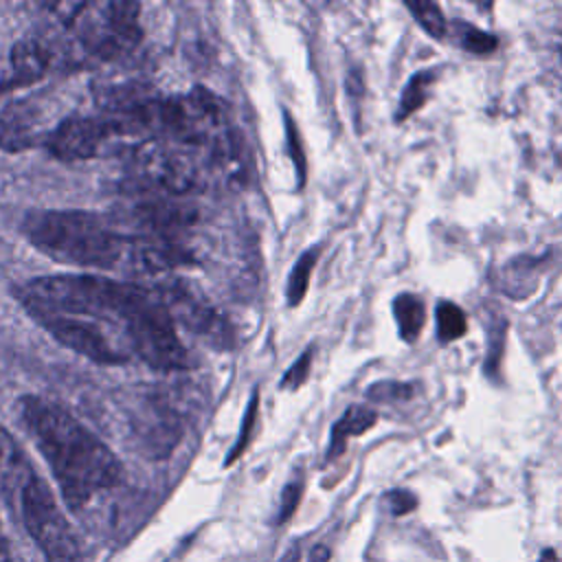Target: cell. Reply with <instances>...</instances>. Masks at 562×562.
I'll list each match as a JSON object with an SVG mask.
<instances>
[{
	"instance_id": "obj_1",
	"label": "cell",
	"mask_w": 562,
	"mask_h": 562,
	"mask_svg": "<svg viewBox=\"0 0 562 562\" xmlns=\"http://www.w3.org/2000/svg\"><path fill=\"white\" fill-rule=\"evenodd\" d=\"M15 296L31 316L61 314L97 323L103 329L112 327L123 336L127 349L154 369L171 371L189 364L176 323L156 288L97 274H53L26 281Z\"/></svg>"
},
{
	"instance_id": "obj_2",
	"label": "cell",
	"mask_w": 562,
	"mask_h": 562,
	"mask_svg": "<svg viewBox=\"0 0 562 562\" xmlns=\"http://www.w3.org/2000/svg\"><path fill=\"white\" fill-rule=\"evenodd\" d=\"M24 233L44 255L77 268L160 274L193 263L189 250L169 237L123 233L88 211H37L24 220Z\"/></svg>"
},
{
	"instance_id": "obj_3",
	"label": "cell",
	"mask_w": 562,
	"mask_h": 562,
	"mask_svg": "<svg viewBox=\"0 0 562 562\" xmlns=\"http://www.w3.org/2000/svg\"><path fill=\"white\" fill-rule=\"evenodd\" d=\"M18 408L70 507L121 483L123 465L116 454L66 408L37 395L22 397Z\"/></svg>"
},
{
	"instance_id": "obj_4",
	"label": "cell",
	"mask_w": 562,
	"mask_h": 562,
	"mask_svg": "<svg viewBox=\"0 0 562 562\" xmlns=\"http://www.w3.org/2000/svg\"><path fill=\"white\" fill-rule=\"evenodd\" d=\"M140 7L125 0L81 2L68 26L79 44L99 59H114L130 53L140 40Z\"/></svg>"
},
{
	"instance_id": "obj_5",
	"label": "cell",
	"mask_w": 562,
	"mask_h": 562,
	"mask_svg": "<svg viewBox=\"0 0 562 562\" xmlns=\"http://www.w3.org/2000/svg\"><path fill=\"white\" fill-rule=\"evenodd\" d=\"M15 507L46 562H79L81 549L77 536L61 514L50 487L37 474L24 485Z\"/></svg>"
},
{
	"instance_id": "obj_6",
	"label": "cell",
	"mask_w": 562,
	"mask_h": 562,
	"mask_svg": "<svg viewBox=\"0 0 562 562\" xmlns=\"http://www.w3.org/2000/svg\"><path fill=\"white\" fill-rule=\"evenodd\" d=\"M33 318L64 347L86 356L99 364H121L130 358V351L114 342L108 331L90 321L61 316V314H33Z\"/></svg>"
},
{
	"instance_id": "obj_7",
	"label": "cell",
	"mask_w": 562,
	"mask_h": 562,
	"mask_svg": "<svg viewBox=\"0 0 562 562\" xmlns=\"http://www.w3.org/2000/svg\"><path fill=\"white\" fill-rule=\"evenodd\" d=\"M114 138L121 136L105 114H68L53 130L46 147L59 160H88Z\"/></svg>"
},
{
	"instance_id": "obj_8",
	"label": "cell",
	"mask_w": 562,
	"mask_h": 562,
	"mask_svg": "<svg viewBox=\"0 0 562 562\" xmlns=\"http://www.w3.org/2000/svg\"><path fill=\"white\" fill-rule=\"evenodd\" d=\"M59 123H53V105L44 97H24L0 110V149L24 151L46 145Z\"/></svg>"
},
{
	"instance_id": "obj_9",
	"label": "cell",
	"mask_w": 562,
	"mask_h": 562,
	"mask_svg": "<svg viewBox=\"0 0 562 562\" xmlns=\"http://www.w3.org/2000/svg\"><path fill=\"white\" fill-rule=\"evenodd\" d=\"M162 305L167 307L173 323H182L198 336H204L213 345H228L231 331L224 318L191 288L180 281L154 285Z\"/></svg>"
},
{
	"instance_id": "obj_10",
	"label": "cell",
	"mask_w": 562,
	"mask_h": 562,
	"mask_svg": "<svg viewBox=\"0 0 562 562\" xmlns=\"http://www.w3.org/2000/svg\"><path fill=\"white\" fill-rule=\"evenodd\" d=\"M33 476H35V470L31 468L26 454L0 424V490H2V494L13 505H18L20 492Z\"/></svg>"
},
{
	"instance_id": "obj_11",
	"label": "cell",
	"mask_w": 562,
	"mask_h": 562,
	"mask_svg": "<svg viewBox=\"0 0 562 562\" xmlns=\"http://www.w3.org/2000/svg\"><path fill=\"white\" fill-rule=\"evenodd\" d=\"M50 64L48 48L40 40H22L11 50V77L9 86H29L44 77Z\"/></svg>"
},
{
	"instance_id": "obj_12",
	"label": "cell",
	"mask_w": 562,
	"mask_h": 562,
	"mask_svg": "<svg viewBox=\"0 0 562 562\" xmlns=\"http://www.w3.org/2000/svg\"><path fill=\"white\" fill-rule=\"evenodd\" d=\"M375 419H378V415L369 406H351V408H347L342 413V417L336 422V426L331 428V441H329L327 459L338 457L345 450L347 439L369 430L375 424Z\"/></svg>"
},
{
	"instance_id": "obj_13",
	"label": "cell",
	"mask_w": 562,
	"mask_h": 562,
	"mask_svg": "<svg viewBox=\"0 0 562 562\" xmlns=\"http://www.w3.org/2000/svg\"><path fill=\"white\" fill-rule=\"evenodd\" d=\"M393 314H395V321L400 327V336L406 342H415L424 327V318H426L422 299L415 294H400L393 301Z\"/></svg>"
},
{
	"instance_id": "obj_14",
	"label": "cell",
	"mask_w": 562,
	"mask_h": 562,
	"mask_svg": "<svg viewBox=\"0 0 562 562\" xmlns=\"http://www.w3.org/2000/svg\"><path fill=\"white\" fill-rule=\"evenodd\" d=\"M437 75L432 70H422L417 75H413L400 97V108H397V114L395 119L402 121L406 116H411L415 110H419L426 99H428V92H430V86L435 83Z\"/></svg>"
},
{
	"instance_id": "obj_15",
	"label": "cell",
	"mask_w": 562,
	"mask_h": 562,
	"mask_svg": "<svg viewBox=\"0 0 562 562\" xmlns=\"http://www.w3.org/2000/svg\"><path fill=\"white\" fill-rule=\"evenodd\" d=\"M316 259H318V248H310L296 259V263L288 277V288H285V299L290 305H299L303 301Z\"/></svg>"
},
{
	"instance_id": "obj_16",
	"label": "cell",
	"mask_w": 562,
	"mask_h": 562,
	"mask_svg": "<svg viewBox=\"0 0 562 562\" xmlns=\"http://www.w3.org/2000/svg\"><path fill=\"white\" fill-rule=\"evenodd\" d=\"M437 336L441 342H450V340H457L465 334L468 329V321H465V314L461 307H457L454 303L450 301H441L437 305Z\"/></svg>"
},
{
	"instance_id": "obj_17",
	"label": "cell",
	"mask_w": 562,
	"mask_h": 562,
	"mask_svg": "<svg viewBox=\"0 0 562 562\" xmlns=\"http://www.w3.org/2000/svg\"><path fill=\"white\" fill-rule=\"evenodd\" d=\"M411 9V13L415 15V20L422 24V29L435 37V40H441L446 37V18L441 13V9L435 4V2H408L406 4Z\"/></svg>"
},
{
	"instance_id": "obj_18",
	"label": "cell",
	"mask_w": 562,
	"mask_h": 562,
	"mask_svg": "<svg viewBox=\"0 0 562 562\" xmlns=\"http://www.w3.org/2000/svg\"><path fill=\"white\" fill-rule=\"evenodd\" d=\"M454 31H457L459 44L465 50L474 53V55H490L498 46V40L494 35H490V33H485V31H481V29L468 24V22L454 24Z\"/></svg>"
},
{
	"instance_id": "obj_19",
	"label": "cell",
	"mask_w": 562,
	"mask_h": 562,
	"mask_svg": "<svg viewBox=\"0 0 562 562\" xmlns=\"http://www.w3.org/2000/svg\"><path fill=\"white\" fill-rule=\"evenodd\" d=\"M257 404H259V393L255 391L250 402H248V408H246V415H244V422H241V430H239V437L233 446V450L228 452V459H226V465L233 463L246 448V443L250 441V432H252V426H255V417H257Z\"/></svg>"
},
{
	"instance_id": "obj_20",
	"label": "cell",
	"mask_w": 562,
	"mask_h": 562,
	"mask_svg": "<svg viewBox=\"0 0 562 562\" xmlns=\"http://www.w3.org/2000/svg\"><path fill=\"white\" fill-rule=\"evenodd\" d=\"M367 395L375 402H384V400H408L413 395V384L406 382H378L373 384Z\"/></svg>"
},
{
	"instance_id": "obj_21",
	"label": "cell",
	"mask_w": 562,
	"mask_h": 562,
	"mask_svg": "<svg viewBox=\"0 0 562 562\" xmlns=\"http://www.w3.org/2000/svg\"><path fill=\"white\" fill-rule=\"evenodd\" d=\"M301 494H303V481H301V479H294V481H290V483L283 487L281 505H279V516H277V522H279V525H283L288 518H292L294 509L299 507Z\"/></svg>"
},
{
	"instance_id": "obj_22",
	"label": "cell",
	"mask_w": 562,
	"mask_h": 562,
	"mask_svg": "<svg viewBox=\"0 0 562 562\" xmlns=\"http://www.w3.org/2000/svg\"><path fill=\"white\" fill-rule=\"evenodd\" d=\"M310 364H312V349H305V353L285 371V375L281 380V386L283 389H299L307 380Z\"/></svg>"
},
{
	"instance_id": "obj_23",
	"label": "cell",
	"mask_w": 562,
	"mask_h": 562,
	"mask_svg": "<svg viewBox=\"0 0 562 562\" xmlns=\"http://www.w3.org/2000/svg\"><path fill=\"white\" fill-rule=\"evenodd\" d=\"M285 130H288V147H290V156H292V160H294L299 182L303 184V180H305V158H303V147H301L299 130H296V125H294V121H292L290 116H288Z\"/></svg>"
},
{
	"instance_id": "obj_24",
	"label": "cell",
	"mask_w": 562,
	"mask_h": 562,
	"mask_svg": "<svg viewBox=\"0 0 562 562\" xmlns=\"http://www.w3.org/2000/svg\"><path fill=\"white\" fill-rule=\"evenodd\" d=\"M384 501H386L391 514H395V516L408 514V512H413L415 505H417V498H415L411 492H406V490H393V492H389V494L384 496Z\"/></svg>"
},
{
	"instance_id": "obj_25",
	"label": "cell",
	"mask_w": 562,
	"mask_h": 562,
	"mask_svg": "<svg viewBox=\"0 0 562 562\" xmlns=\"http://www.w3.org/2000/svg\"><path fill=\"white\" fill-rule=\"evenodd\" d=\"M327 560H329V549L323 544H316L307 558V562H327Z\"/></svg>"
},
{
	"instance_id": "obj_26",
	"label": "cell",
	"mask_w": 562,
	"mask_h": 562,
	"mask_svg": "<svg viewBox=\"0 0 562 562\" xmlns=\"http://www.w3.org/2000/svg\"><path fill=\"white\" fill-rule=\"evenodd\" d=\"M0 562H11V555H9V544L2 536V529H0Z\"/></svg>"
},
{
	"instance_id": "obj_27",
	"label": "cell",
	"mask_w": 562,
	"mask_h": 562,
	"mask_svg": "<svg viewBox=\"0 0 562 562\" xmlns=\"http://www.w3.org/2000/svg\"><path fill=\"white\" fill-rule=\"evenodd\" d=\"M299 560V551H296V547L292 549V551H288V555L281 560V562H296Z\"/></svg>"
}]
</instances>
